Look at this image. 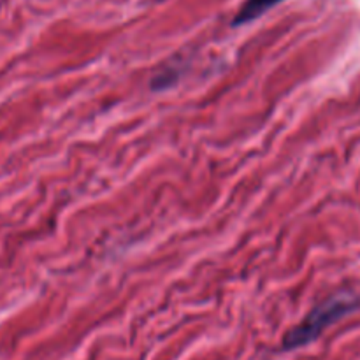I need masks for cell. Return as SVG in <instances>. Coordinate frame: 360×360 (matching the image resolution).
I'll use <instances>...</instances> for the list:
<instances>
[{"label":"cell","mask_w":360,"mask_h":360,"mask_svg":"<svg viewBox=\"0 0 360 360\" xmlns=\"http://www.w3.org/2000/svg\"><path fill=\"white\" fill-rule=\"evenodd\" d=\"M357 308L359 301L354 295H334L329 301L322 302V304H319L316 308H313L301 323L292 327V329L285 334L281 348H283L285 352H292L299 350V348L302 347H308L313 341L319 340L330 326H334V323L340 322L341 319H345L347 315L354 313Z\"/></svg>","instance_id":"6da1fadb"},{"label":"cell","mask_w":360,"mask_h":360,"mask_svg":"<svg viewBox=\"0 0 360 360\" xmlns=\"http://www.w3.org/2000/svg\"><path fill=\"white\" fill-rule=\"evenodd\" d=\"M281 2L283 0H246L241 6V9L238 11L234 20H232V27H241V25L250 23V21L257 20V18L266 14L267 11L273 9L274 6Z\"/></svg>","instance_id":"7a4b0ae2"}]
</instances>
